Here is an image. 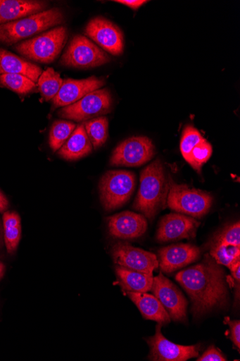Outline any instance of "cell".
Segmentation results:
<instances>
[{"label":"cell","instance_id":"20","mask_svg":"<svg viewBox=\"0 0 240 361\" xmlns=\"http://www.w3.org/2000/svg\"><path fill=\"white\" fill-rule=\"evenodd\" d=\"M4 74L21 75L37 83L42 74V69L39 66L0 48V75Z\"/></svg>","mask_w":240,"mask_h":361},{"label":"cell","instance_id":"29","mask_svg":"<svg viewBox=\"0 0 240 361\" xmlns=\"http://www.w3.org/2000/svg\"><path fill=\"white\" fill-rule=\"evenodd\" d=\"M213 147L210 142L203 139L191 152L185 159L197 172H200L202 166L210 159L213 154Z\"/></svg>","mask_w":240,"mask_h":361},{"label":"cell","instance_id":"25","mask_svg":"<svg viewBox=\"0 0 240 361\" xmlns=\"http://www.w3.org/2000/svg\"><path fill=\"white\" fill-rule=\"evenodd\" d=\"M86 133L94 149L104 145L108 138L109 121L106 117H97L84 123Z\"/></svg>","mask_w":240,"mask_h":361},{"label":"cell","instance_id":"21","mask_svg":"<svg viewBox=\"0 0 240 361\" xmlns=\"http://www.w3.org/2000/svg\"><path fill=\"white\" fill-rule=\"evenodd\" d=\"M126 293L146 319L156 321L162 324L170 322V316L154 295L130 291H126Z\"/></svg>","mask_w":240,"mask_h":361},{"label":"cell","instance_id":"10","mask_svg":"<svg viewBox=\"0 0 240 361\" xmlns=\"http://www.w3.org/2000/svg\"><path fill=\"white\" fill-rule=\"evenodd\" d=\"M210 255L221 266L229 269L240 261V224H229L213 238L210 244Z\"/></svg>","mask_w":240,"mask_h":361},{"label":"cell","instance_id":"4","mask_svg":"<svg viewBox=\"0 0 240 361\" xmlns=\"http://www.w3.org/2000/svg\"><path fill=\"white\" fill-rule=\"evenodd\" d=\"M168 185L167 206L170 209L196 218H201L210 212L213 203L210 193L179 185L170 178Z\"/></svg>","mask_w":240,"mask_h":361},{"label":"cell","instance_id":"7","mask_svg":"<svg viewBox=\"0 0 240 361\" xmlns=\"http://www.w3.org/2000/svg\"><path fill=\"white\" fill-rule=\"evenodd\" d=\"M113 98L108 88L93 91L75 104L63 107L58 116L61 118L82 122L109 114Z\"/></svg>","mask_w":240,"mask_h":361},{"label":"cell","instance_id":"32","mask_svg":"<svg viewBox=\"0 0 240 361\" xmlns=\"http://www.w3.org/2000/svg\"><path fill=\"white\" fill-rule=\"evenodd\" d=\"M197 361H226L225 355L214 345L210 346L203 355L198 357Z\"/></svg>","mask_w":240,"mask_h":361},{"label":"cell","instance_id":"19","mask_svg":"<svg viewBox=\"0 0 240 361\" xmlns=\"http://www.w3.org/2000/svg\"><path fill=\"white\" fill-rule=\"evenodd\" d=\"M47 6L32 0H0V25L42 13Z\"/></svg>","mask_w":240,"mask_h":361},{"label":"cell","instance_id":"2","mask_svg":"<svg viewBox=\"0 0 240 361\" xmlns=\"http://www.w3.org/2000/svg\"><path fill=\"white\" fill-rule=\"evenodd\" d=\"M168 179L159 159L147 166L141 174V185L133 208L150 220L167 204Z\"/></svg>","mask_w":240,"mask_h":361},{"label":"cell","instance_id":"24","mask_svg":"<svg viewBox=\"0 0 240 361\" xmlns=\"http://www.w3.org/2000/svg\"><path fill=\"white\" fill-rule=\"evenodd\" d=\"M4 241L8 253L13 254L22 235L21 219L16 212H6L3 217Z\"/></svg>","mask_w":240,"mask_h":361},{"label":"cell","instance_id":"3","mask_svg":"<svg viewBox=\"0 0 240 361\" xmlns=\"http://www.w3.org/2000/svg\"><path fill=\"white\" fill-rule=\"evenodd\" d=\"M63 22V14L55 8L0 25V42L11 45Z\"/></svg>","mask_w":240,"mask_h":361},{"label":"cell","instance_id":"35","mask_svg":"<svg viewBox=\"0 0 240 361\" xmlns=\"http://www.w3.org/2000/svg\"><path fill=\"white\" fill-rule=\"evenodd\" d=\"M9 203L5 195L0 191V212L4 213L8 209Z\"/></svg>","mask_w":240,"mask_h":361},{"label":"cell","instance_id":"28","mask_svg":"<svg viewBox=\"0 0 240 361\" xmlns=\"http://www.w3.org/2000/svg\"><path fill=\"white\" fill-rule=\"evenodd\" d=\"M0 84L20 94H25L37 87V84L25 76L15 74L0 75Z\"/></svg>","mask_w":240,"mask_h":361},{"label":"cell","instance_id":"37","mask_svg":"<svg viewBox=\"0 0 240 361\" xmlns=\"http://www.w3.org/2000/svg\"><path fill=\"white\" fill-rule=\"evenodd\" d=\"M6 273V267L1 261H0V281H1Z\"/></svg>","mask_w":240,"mask_h":361},{"label":"cell","instance_id":"18","mask_svg":"<svg viewBox=\"0 0 240 361\" xmlns=\"http://www.w3.org/2000/svg\"><path fill=\"white\" fill-rule=\"evenodd\" d=\"M105 80L90 77L85 80L66 79L53 99L54 108L65 107L79 102L87 94L105 85Z\"/></svg>","mask_w":240,"mask_h":361},{"label":"cell","instance_id":"36","mask_svg":"<svg viewBox=\"0 0 240 361\" xmlns=\"http://www.w3.org/2000/svg\"><path fill=\"white\" fill-rule=\"evenodd\" d=\"M4 241V224L0 221V247H2Z\"/></svg>","mask_w":240,"mask_h":361},{"label":"cell","instance_id":"22","mask_svg":"<svg viewBox=\"0 0 240 361\" xmlns=\"http://www.w3.org/2000/svg\"><path fill=\"white\" fill-rule=\"evenodd\" d=\"M92 149V145L83 123L75 129L70 137L59 149L58 155L64 159L74 161L89 154Z\"/></svg>","mask_w":240,"mask_h":361},{"label":"cell","instance_id":"9","mask_svg":"<svg viewBox=\"0 0 240 361\" xmlns=\"http://www.w3.org/2000/svg\"><path fill=\"white\" fill-rule=\"evenodd\" d=\"M155 155L152 141L146 137H133L125 140L114 150L112 166L138 167L144 165Z\"/></svg>","mask_w":240,"mask_h":361},{"label":"cell","instance_id":"27","mask_svg":"<svg viewBox=\"0 0 240 361\" xmlns=\"http://www.w3.org/2000/svg\"><path fill=\"white\" fill-rule=\"evenodd\" d=\"M63 82L60 75L53 68H49L42 73L38 82L44 99L46 102L53 99L59 92Z\"/></svg>","mask_w":240,"mask_h":361},{"label":"cell","instance_id":"34","mask_svg":"<svg viewBox=\"0 0 240 361\" xmlns=\"http://www.w3.org/2000/svg\"><path fill=\"white\" fill-rule=\"evenodd\" d=\"M229 270L234 279L239 283L240 279V261L236 262Z\"/></svg>","mask_w":240,"mask_h":361},{"label":"cell","instance_id":"11","mask_svg":"<svg viewBox=\"0 0 240 361\" xmlns=\"http://www.w3.org/2000/svg\"><path fill=\"white\" fill-rule=\"evenodd\" d=\"M154 296L160 301L170 319L176 322L187 319L188 302L179 288L162 274L153 278L151 288Z\"/></svg>","mask_w":240,"mask_h":361},{"label":"cell","instance_id":"30","mask_svg":"<svg viewBox=\"0 0 240 361\" xmlns=\"http://www.w3.org/2000/svg\"><path fill=\"white\" fill-rule=\"evenodd\" d=\"M203 137L199 131L191 125L186 126L180 144V149L184 158L186 159L192 149L202 140Z\"/></svg>","mask_w":240,"mask_h":361},{"label":"cell","instance_id":"13","mask_svg":"<svg viewBox=\"0 0 240 361\" xmlns=\"http://www.w3.org/2000/svg\"><path fill=\"white\" fill-rule=\"evenodd\" d=\"M115 264L135 271L153 275L159 267L157 256L150 252L125 243H118L112 249Z\"/></svg>","mask_w":240,"mask_h":361},{"label":"cell","instance_id":"31","mask_svg":"<svg viewBox=\"0 0 240 361\" xmlns=\"http://www.w3.org/2000/svg\"><path fill=\"white\" fill-rule=\"evenodd\" d=\"M224 323L229 326V338L236 347L240 348V322L239 320H231L229 317L225 318Z\"/></svg>","mask_w":240,"mask_h":361},{"label":"cell","instance_id":"17","mask_svg":"<svg viewBox=\"0 0 240 361\" xmlns=\"http://www.w3.org/2000/svg\"><path fill=\"white\" fill-rule=\"evenodd\" d=\"M200 255V249L191 244H177L165 247L158 252L159 267L163 273H173L196 261Z\"/></svg>","mask_w":240,"mask_h":361},{"label":"cell","instance_id":"26","mask_svg":"<svg viewBox=\"0 0 240 361\" xmlns=\"http://www.w3.org/2000/svg\"><path fill=\"white\" fill-rule=\"evenodd\" d=\"M75 128L76 125L72 122L55 121L49 135V145L51 149L54 152L59 150L68 139L70 137Z\"/></svg>","mask_w":240,"mask_h":361},{"label":"cell","instance_id":"6","mask_svg":"<svg viewBox=\"0 0 240 361\" xmlns=\"http://www.w3.org/2000/svg\"><path fill=\"white\" fill-rule=\"evenodd\" d=\"M67 30L60 26L41 36L23 42L15 47L23 56L42 63H51L60 54L67 40Z\"/></svg>","mask_w":240,"mask_h":361},{"label":"cell","instance_id":"1","mask_svg":"<svg viewBox=\"0 0 240 361\" xmlns=\"http://www.w3.org/2000/svg\"><path fill=\"white\" fill-rule=\"evenodd\" d=\"M176 279L188 293L195 317L227 303L225 271L209 255H206L200 264L179 272Z\"/></svg>","mask_w":240,"mask_h":361},{"label":"cell","instance_id":"23","mask_svg":"<svg viewBox=\"0 0 240 361\" xmlns=\"http://www.w3.org/2000/svg\"><path fill=\"white\" fill-rule=\"evenodd\" d=\"M120 286L125 291L146 293L151 290L153 275L132 271L123 267L115 268Z\"/></svg>","mask_w":240,"mask_h":361},{"label":"cell","instance_id":"12","mask_svg":"<svg viewBox=\"0 0 240 361\" xmlns=\"http://www.w3.org/2000/svg\"><path fill=\"white\" fill-rule=\"evenodd\" d=\"M162 324L156 326V334L147 339L151 348L149 359L154 361H186L198 356L201 344L184 346L167 340L161 333Z\"/></svg>","mask_w":240,"mask_h":361},{"label":"cell","instance_id":"5","mask_svg":"<svg viewBox=\"0 0 240 361\" xmlns=\"http://www.w3.org/2000/svg\"><path fill=\"white\" fill-rule=\"evenodd\" d=\"M135 187L134 175L126 171H111L99 182L100 201L107 211L122 207L130 199Z\"/></svg>","mask_w":240,"mask_h":361},{"label":"cell","instance_id":"16","mask_svg":"<svg viewBox=\"0 0 240 361\" xmlns=\"http://www.w3.org/2000/svg\"><path fill=\"white\" fill-rule=\"evenodd\" d=\"M110 235L122 240H133L143 236L148 228L146 217L131 212H124L107 219Z\"/></svg>","mask_w":240,"mask_h":361},{"label":"cell","instance_id":"33","mask_svg":"<svg viewBox=\"0 0 240 361\" xmlns=\"http://www.w3.org/2000/svg\"><path fill=\"white\" fill-rule=\"evenodd\" d=\"M115 3L125 5L132 10H138L148 1H144V0H117Z\"/></svg>","mask_w":240,"mask_h":361},{"label":"cell","instance_id":"14","mask_svg":"<svg viewBox=\"0 0 240 361\" xmlns=\"http://www.w3.org/2000/svg\"><path fill=\"white\" fill-rule=\"evenodd\" d=\"M85 35L113 55L118 56L123 51L124 38L121 30L104 18L92 19L85 28Z\"/></svg>","mask_w":240,"mask_h":361},{"label":"cell","instance_id":"15","mask_svg":"<svg viewBox=\"0 0 240 361\" xmlns=\"http://www.w3.org/2000/svg\"><path fill=\"white\" fill-rule=\"evenodd\" d=\"M200 223L191 216L170 214L160 221L156 238L162 243L192 239L196 235Z\"/></svg>","mask_w":240,"mask_h":361},{"label":"cell","instance_id":"8","mask_svg":"<svg viewBox=\"0 0 240 361\" xmlns=\"http://www.w3.org/2000/svg\"><path fill=\"white\" fill-rule=\"evenodd\" d=\"M110 57L103 50L83 36H76L68 45L61 59L65 67L89 69L106 64Z\"/></svg>","mask_w":240,"mask_h":361}]
</instances>
